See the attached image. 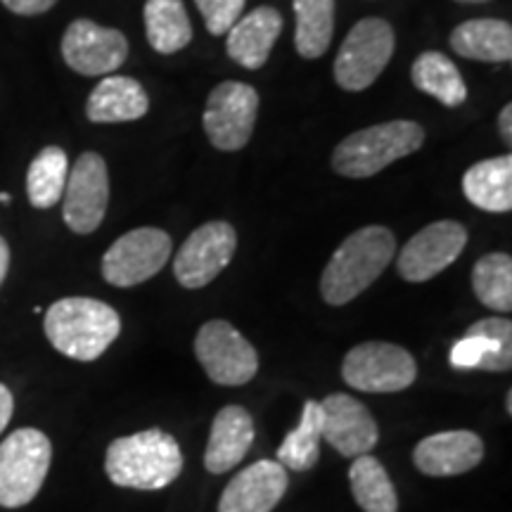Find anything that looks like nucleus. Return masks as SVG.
I'll use <instances>...</instances> for the list:
<instances>
[{"mask_svg": "<svg viewBox=\"0 0 512 512\" xmlns=\"http://www.w3.org/2000/svg\"><path fill=\"white\" fill-rule=\"evenodd\" d=\"M320 441H323V411L320 401L309 399L304 403L299 425L278 448V463L292 472L313 470L320 458Z\"/></svg>", "mask_w": 512, "mask_h": 512, "instance_id": "nucleus-27", "label": "nucleus"}, {"mask_svg": "<svg viewBox=\"0 0 512 512\" xmlns=\"http://www.w3.org/2000/svg\"><path fill=\"white\" fill-rule=\"evenodd\" d=\"M458 3H489V0H458Z\"/></svg>", "mask_w": 512, "mask_h": 512, "instance_id": "nucleus-37", "label": "nucleus"}, {"mask_svg": "<svg viewBox=\"0 0 512 512\" xmlns=\"http://www.w3.org/2000/svg\"><path fill=\"white\" fill-rule=\"evenodd\" d=\"M8 268H10V247L3 235H0V285H3L5 275H8Z\"/></svg>", "mask_w": 512, "mask_h": 512, "instance_id": "nucleus-35", "label": "nucleus"}, {"mask_svg": "<svg viewBox=\"0 0 512 512\" xmlns=\"http://www.w3.org/2000/svg\"><path fill=\"white\" fill-rule=\"evenodd\" d=\"M48 342L72 361L91 363L112 347L121 318L110 304L91 297H67L50 306L43 320Z\"/></svg>", "mask_w": 512, "mask_h": 512, "instance_id": "nucleus-3", "label": "nucleus"}, {"mask_svg": "<svg viewBox=\"0 0 512 512\" xmlns=\"http://www.w3.org/2000/svg\"><path fill=\"white\" fill-rule=\"evenodd\" d=\"M254 441V420L247 408L226 406L216 413L211 422V434L207 451H204V467L211 475H223L233 470Z\"/></svg>", "mask_w": 512, "mask_h": 512, "instance_id": "nucleus-20", "label": "nucleus"}, {"mask_svg": "<svg viewBox=\"0 0 512 512\" xmlns=\"http://www.w3.org/2000/svg\"><path fill=\"white\" fill-rule=\"evenodd\" d=\"M10 12L22 17H36L48 12L50 8H55L57 0H0Z\"/></svg>", "mask_w": 512, "mask_h": 512, "instance_id": "nucleus-32", "label": "nucleus"}, {"mask_svg": "<svg viewBox=\"0 0 512 512\" xmlns=\"http://www.w3.org/2000/svg\"><path fill=\"white\" fill-rule=\"evenodd\" d=\"M425 143V128L415 121H384L351 133L332 152V169L344 178H370L413 155Z\"/></svg>", "mask_w": 512, "mask_h": 512, "instance_id": "nucleus-4", "label": "nucleus"}, {"mask_svg": "<svg viewBox=\"0 0 512 512\" xmlns=\"http://www.w3.org/2000/svg\"><path fill=\"white\" fill-rule=\"evenodd\" d=\"M498 128H501V136L505 145L512 143V107L505 105L501 114H498Z\"/></svg>", "mask_w": 512, "mask_h": 512, "instance_id": "nucleus-34", "label": "nucleus"}, {"mask_svg": "<svg viewBox=\"0 0 512 512\" xmlns=\"http://www.w3.org/2000/svg\"><path fill=\"white\" fill-rule=\"evenodd\" d=\"M235 249H238V233L230 223H204V226L192 230L190 238L178 249L174 261L176 280L188 290L207 287L233 261Z\"/></svg>", "mask_w": 512, "mask_h": 512, "instance_id": "nucleus-12", "label": "nucleus"}, {"mask_svg": "<svg viewBox=\"0 0 512 512\" xmlns=\"http://www.w3.org/2000/svg\"><path fill=\"white\" fill-rule=\"evenodd\" d=\"M484 458V441L470 430L425 437L415 446L413 463L427 477H456L475 470Z\"/></svg>", "mask_w": 512, "mask_h": 512, "instance_id": "nucleus-18", "label": "nucleus"}, {"mask_svg": "<svg viewBox=\"0 0 512 512\" xmlns=\"http://www.w3.org/2000/svg\"><path fill=\"white\" fill-rule=\"evenodd\" d=\"M342 377L358 392L394 394L411 387L418 377V366L399 344L363 342L344 356Z\"/></svg>", "mask_w": 512, "mask_h": 512, "instance_id": "nucleus-7", "label": "nucleus"}, {"mask_svg": "<svg viewBox=\"0 0 512 512\" xmlns=\"http://www.w3.org/2000/svg\"><path fill=\"white\" fill-rule=\"evenodd\" d=\"M505 411H508V415L512 413V392H508V399H505Z\"/></svg>", "mask_w": 512, "mask_h": 512, "instance_id": "nucleus-36", "label": "nucleus"}, {"mask_svg": "<svg viewBox=\"0 0 512 512\" xmlns=\"http://www.w3.org/2000/svg\"><path fill=\"white\" fill-rule=\"evenodd\" d=\"M150 110L145 88L128 76H105L86 102V117L93 124H124L143 119Z\"/></svg>", "mask_w": 512, "mask_h": 512, "instance_id": "nucleus-21", "label": "nucleus"}, {"mask_svg": "<svg viewBox=\"0 0 512 512\" xmlns=\"http://www.w3.org/2000/svg\"><path fill=\"white\" fill-rule=\"evenodd\" d=\"M195 356L209 380L221 387H242L259 370V356L252 342L221 318L209 320L197 332Z\"/></svg>", "mask_w": 512, "mask_h": 512, "instance_id": "nucleus-8", "label": "nucleus"}, {"mask_svg": "<svg viewBox=\"0 0 512 512\" xmlns=\"http://www.w3.org/2000/svg\"><path fill=\"white\" fill-rule=\"evenodd\" d=\"M0 202H10V195H5V192H0Z\"/></svg>", "mask_w": 512, "mask_h": 512, "instance_id": "nucleus-38", "label": "nucleus"}, {"mask_svg": "<svg viewBox=\"0 0 512 512\" xmlns=\"http://www.w3.org/2000/svg\"><path fill=\"white\" fill-rule=\"evenodd\" d=\"M465 197L477 209L505 214L512 209V157H494L477 162L463 176Z\"/></svg>", "mask_w": 512, "mask_h": 512, "instance_id": "nucleus-22", "label": "nucleus"}, {"mask_svg": "<svg viewBox=\"0 0 512 512\" xmlns=\"http://www.w3.org/2000/svg\"><path fill=\"white\" fill-rule=\"evenodd\" d=\"M259 93L249 83L223 81L209 93L204 107V131L209 143L221 152H238L252 138Z\"/></svg>", "mask_w": 512, "mask_h": 512, "instance_id": "nucleus-10", "label": "nucleus"}, {"mask_svg": "<svg viewBox=\"0 0 512 512\" xmlns=\"http://www.w3.org/2000/svg\"><path fill=\"white\" fill-rule=\"evenodd\" d=\"M53 463V444L41 430L22 427L0 444V508H24L41 491Z\"/></svg>", "mask_w": 512, "mask_h": 512, "instance_id": "nucleus-5", "label": "nucleus"}, {"mask_svg": "<svg viewBox=\"0 0 512 512\" xmlns=\"http://www.w3.org/2000/svg\"><path fill=\"white\" fill-rule=\"evenodd\" d=\"M456 370L508 373L512 368V323L508 318H482L470 325L451 349Z\"/></svg>", "mask_w": 512, "mask_h": 512, "instance_id": "nucleus-16", "label": "nucleus"}, {"mask_svg": "<svg viewBox=\"0 0 512 512\" xmlns=\"http://www.w3.org/2000/svg\"><path fill=\"white\" fill-rule=\"evenodd\" d=\"M62 219L76 235H91L105 221L110 204V174L98 152H83L69 169Z\"/></svg>", "mask_w": 512, "mask_h": 512, "instance_id": "nucleus-11", "label": "nucleus"}, {"mask_svg": "<svg viewBox=\"0 0 512 512\" xmlns=\"http://www.w3.org/2000/svg\"><path fill=\"white\" fill-rule=\"evenodd\" d=\"M169 233L159 228L128 230L102 256V278L114 287H136L155 275L171 259Z\"/></svg>", "mask_w": 512, "mask_h": 512, "instance_id": "nucleus-9", "label": "nucleus"}, {"mask_svg": "<svg viewBox=\"0 0 512 512\" xmlns=\"http://www.w3.org/2000/svg\"><path fill=\"white\" fill-rule=\"evenodd\" d=\"M448 43L467 60H512V27L510 22H503V19H470V22H463L460 27L453 29Z\"/></svg>", "mask_w": 512, "mask_h": 512, "instance_id": "nucleus-23", "label": "nucleus"}, {"mask_svg": "<svg viewBox=\"0 0 512 512\" xmlns=\"http://www.w3.org/2000/svg\"><path fill=\"white\" fill-rule=\"evenodd\" d=\"M145 34L150 46L162 55H174L192 41V24L183 0H147Z\"/></svg>", "mask_w": 512, "mask_h": 512, "instance_id": "nucleus-24", "label": "nucleus"}, {"mask_svg": "<svg viewBox=\"0 0 512 512\" xmlns=\"http://www.w3.org/2000/svg\"><path fill=\"white\" fill-rule=\"evenodd\" d=\"M472 290L477 299L498 313L512 311V259L510 254L491 252L482 256L472 271Z\"/></svg>", "mask_w": 512, "mask_h": 512, "instance_id": "nucleus-30", "label": "nucleus"}, {"mask_svg": "<svg viewBox=\"0 0 512 512\" xmlns=\"http://www.w3.org/2000/svg\"><path fill=\"white\" fill-rule=\"evenodd\" d=\"M411 79L418 91L432 95L444 107H460L467 100V86L460 76V69L451 57L437 53V50L422 53L413 62Z\"/></svg>", "mask_w": 512, "mask_h": 512, "instance_id": "nucleus-25", "label": "nucleus"}, {"mask_svg": "<svg viewBox=\"0 0 512 512\" xmlns=\"http://www.w3.org/2000/svg\"><path fill=\"white\" fill-rule=\"evenodd\" d=\"M467 245V230L458 221H434L415 233L401 249L399 268L401 278L408 283H427L434 275L446 271L458 259Z\"/></svg>", "mask_w": 512, "mask_h": 512, "instance_id": "nucleus-13", "label": "nucleus"}, {"mask_svg": "<svg viewBox=\"0 0 512 512\" xmlns=\"http://www.w3.org/2000/svg\"><path fill=\"white\" fill-rule=\"evenodd\" d=\"M294 48L306 60H318L328 53L335 31V0H294Z\"/></svg>", "mask_w": 512, "mask_h": 512, "instance_id": "nucleus-26", "label": "nucleus"}, {"mask_svg": "<svg viewBox=\"0 0 512 512\" xmlns=\"http://www.w3.org/2000/svg\"><path fill=\"white\" fill-rule=\"evenodd\" d=\"M69 176V159L62 147H43L29 164L27 195L31 207L50 209L62 200Z\"/></svg>", "mask_w": 512, "mask_h": 512, "instance_id": "nucleus-29", "label": "nucleus"}, {"mask_svg": "<svg viewBox=\"0 0 512 512\" xmlns=\"http://www.w3.org/2000/svg\"><path fill=\"white\" fill-rule=\"evenodd\" d=\"M12 413H15V399H12L10 389L0 382V434L10 425Z\"/></svg>", "mask_w": 512, "mask_h": 512, "instance_id": "nucleus-33", "label": "nucleus"}, {"mask_svg": "<svg viewBox=\"0 0 512 512\" xmlns=\"http://www.w3.org/2000/svg\"><path fill=\"white\" fill-rule=\"evenodd\" d=\"M351 494L363 512H399V496L389 472L375 456H358L349 467Z\"/></svg>", "mask_w": 512, "mask_h": 512, "instance_id": "nucleus-28", "label": "nucleus"}, {"mask_svg": "<svg viewBox=\"0 0 512 512\" xmlns=\"http://www.w3.org/2000/svg\"><path fill=\"white\" fill-rule=\"evenodd\" d=\"M394 29L380 17L361 19L344 38L335 60V81L349 93H361L380 79L394 55Z\"/></svg>", "mask_w": 512, "mask_h": 512, "instance_id": "nucleus-6", "label": "nucleus"}, {"mask_svg": "<svg viewBox=\"0 0 512 512\" xmlns=\"http://www.w3.org/2000/svg\"><path fill=\"white\" fill-rule=\"evenodd\" d=\"M290 475L278 460H256L230 479L219 512H271L283 501Z\"/></svg>", "mask_w": 512, "mask_h": 512, "instance_id": "nucleus-17", "label": "nucleus"}, {"mask_svg": "<svg viewBox=\"0 0 512 512\" xmlns=\"http://www.w3.org/2000/svg\"><path fill=\"white\" fill-rule=\"evenodd\" d=\"M195 5L211 36H226L245 10V0H195Z\"/></svg>", "mask_w": 512, "mask_h": 512, "instance_id": "nucleus-31", "label": "nucleus"}, {"mask_svg": "<svg viewBox=\"0 0 512 512\" xmlns=\"http://www.w3.org/2000/svg\"><path fill=\"white\" fill-rule=\"evenodd\" d=\"M283 31V15L271 5H261L240 17L228 31L226 48L230 60L245 69H261L271 57V50Z\"/></svg>", "mask_w": 512, "mask_h": 512, "instance_id": "nucleus-19", "label": "nucleus"}, {"mask_svg": "<svg viewBox=\"0 0 512 512\" xmlns=\"http://www.w3.org/2000/svg\"><path fill=\"white\" fill-rule=\"evenodd\" d=\"M396 240L384 226H366L351 233L325 266L320 294L330 306H344L363 294L392 264Z\"/></svg>", "mask_w": 512, "mask_h": 512, "instance_id": "nucleus-1", "label": "nucleus"}, {"mask_svg": "<svg viewBox=\"0 0 512 512\" xmlns=\"http://www.w3.org/2000/svg\"><path fill=\"white\" fill-rule=\"evenodd\" d=\"M323 411V441L335 448L339 456H366L377 446L380 430L366 406L349 394H330L320 401Z\"/></svg>", "mask_w": 512, "mask_h": 512, "instance_id": "nucleus-15", "label": "nucleus"}, {"mask_svg": "<svg viewBox=\"0 0 512 512\" xmlns=\"http://www.w3.org/2000/svg\"><path fill=\"white\" fill-rule=\"evenodd\" d=\"M62 57L81 76L117 72L128 57V41L119 29L100 27L91 19H76L62 36Z\"/></svg>", "mask_w": 512, "mask_h": 512, "instance_id": "nucleus-14", "label": "nucleus"}, {"mask_svg": "<svg viewBox=\"0 0 512 512\" xmlns=\"http://www.w3.org/2000/svg\"><path fill=\"white\" fill-rule=\"evenodd\" d=\"M181 470V446L169 432L157 427L114 439L105 453L107 477L121 489L159 491L176 482Z\"/></svg>", "mask_w": 512, "mask_h": 512, "instance_id": "nucleus-2", "label": "nucleus"}]
</instances>
